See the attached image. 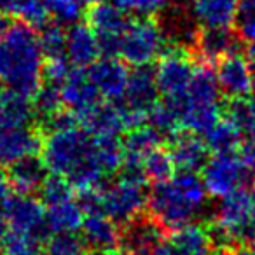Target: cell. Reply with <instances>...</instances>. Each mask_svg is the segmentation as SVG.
<instances>
[{
    "label": "cell",
    "instance_id": "6da1fadb",
    "mask_svg": "<svg viewBox=\"0 0 255 255\" xmlns=\"http://www.w3.org/2000/svg\"><path fill=\"white\" fill-rule=\"evenodd\" d=\"M42 161L51 175L67 178L79 191L102 185L105 171L96 154V142L84 128H65L47 133L42 143Z\"/></svg>",
    "mask_w": 255,
    "mask_h": 255
},
{
    "label": "cell",
    "instance_id": "7a4b0ae2",
    "mask_svg": "<svg viewBox=\"0 0 255 255\" xmlns=\"http://www.w3.org/2000/svg\"><path fill=\"white\" fill-rule=\"evenodd\" d=\"M46 54L35 28L19 21L0 40V84L23 95H37L44 84Z\"/></svg>",
    "mask_w": 255,
    "mask_h": 255
},
{
    "label": "cell",
    "instance_id": "3957f363",
    "mask_svg": "<svg viewBox=\"0 0 255 255\" xmlns=\"http://www.w3.org/2000/svg\"><path fill=\"white\" fill-rule=\"evenodd\" d=\"M206 198L208 191L203 178L180 171L168 180L154 184L149 192V210L152 219L164 229L177 231L194 224V219L205 210Z\"/></svg>",
    "mask_w": 255,
    "mask_h": 255
},
{
    "label": "cell",
    "instance_id": "277c9868",
    "mask_svg": "<svg viewBox=\"0 0 255 255\" xmlns=\"http://www.w3.org/2000/svg\"><path fill=\"white\" fill-rule=\"evenodd\" d=\"M213 240L226 248L245 247L255 241V185L220 199L213 213Z\"/></svg>",
    "mask_w": 255,
    "mask_h": 255
},
{
    "label": "cell",
    "instance_id": "5b68a950",
    "mask_svg": "<svg viewBox=\"0 0 255 255\" xmlns=\"http://www.w3.org/2000/svg\"><path fill=\"white\" fill-rule=\"evenodd\" d=\"M220 95L222 91L217 82L215 72L210 68L208 63L198 65L187 95L178 107L182 126L196 135H205L220 119Z\"/></svg>",
    "mask_w": 255,
    "mask_h": 255
},
{
    "label": "cell",
    "instance_id": "8992f818",
    "mask_svg": "<svg viewBox=\"0 0 255 255\" xmlns=\"http://www.w3.org/2000/svg\"><path fill=\"white\" fill-rule=\"evenodd\" d=\"M145 180L142 173L123 170L117 180L109 185H102L103 213L116 222L129 224L140 219V213L149 206V194L145 191Z\"/></svg>",
    "mask_w": 255,
    "mask_h": 255
},
{
    "label": "cell",
    "instance_id": "52a82bcc",
    "mask_svg": "<svg viewBox=\"0 0 255 255\" xmlns=\"http://www.w3.org/2000/svg\"><path fill=\"white\" fill-rule=\"evenodd\" d=\"M159 84L156 70L147 67H133L128 77V86L124 98L121 100V112L124 124L129 129L140 128L149 121V112L157 103Z\"/></svg>",
    "mask_w": 255,
    "mask_h": 255
},
{
    "label": "cell",
    "instance_id": "ba28073f",
    "mask_svg": "<svg viewBox=\"0 0 255 255\" xmlns=\"http://www.w3.org/2000/svg\"><path fill=\"white\" fill-rule=\"evenodd\" d=\"M166 40V33L159 23L143 18L131 23L126 30L119 54L124 63L131 67H147L164 53Z\"/></svg>",
    "mask_w": 255,
    "mask_h": 255
},
{
    "label": "cell",
    "instance_id": "9c48e42d",
    "mask_svg": "<svg viewBox=\"0 0 255 255\" xmlns=\"http://www.w3.org/2000/svg\"><path fill=\"white\" fill-rule=\"evenodd\" d=\"M252 171L234 152L229 154H215L210 157L208 163L203 168V182L208 194L217 198H226L233 192L243 189L250 182Z\"/></svg>",
    "mask_w": 255,
    "mask_h": 255
},
{
    "label": "cell",
    "instance_id": "30bf717a",
    "mask_svg": "<svg viewBox=\"0 0 255 255\" xmlns=\"http://www.w3.org/2000/svg\"><path fill=\"white\" fill-rule=\"evenodd\" d=\"M89 26L98 37L100 47L105 56H117L121 49V42L129 28L128 12L117 7L114 2H95L88 11Z\"/></svg>",
    "mask_w": 255,
    "mask_h": 255
},
{
    "label": "cell",
    "instance_id": "8fae6325",
    "mask_svg": "<svg viewBox=\"0 0 255 255\" xmlns=\"http://www.w3.org/2000/svg\"><path fill=\"white\" fill-rule=\"evenodd\" d=\"M194 74L196 67L182 49H175L164 54L156 68L159 93L163 95L164 102L171 103L178 110L184 96L187 95Z\"/></svg>",
    "mask_w": 255,
    "mask_h": 255
},
{
    "label": "cell",
    "instance_id": "7c38bea8",
    "mask_svg": "<svg viewBox=\"0 0 255 255\" xmlns=\"http://www.w3.org/2000/svg\"><path fill=\"white\" fill-rule=\"evenodd\" d=\"M5 215H7L9 231L14 233L44 238L49 231L46 222V208L32 194H21V192L14 196L11 194L5 205Z\"/></svg>",
    "mask_w": 255,
    "mask_h": 255
},
{
    "label": "cell",
    "instance_id": "4fadbf2b",
    "mask_svg": "<svg viewBox=\"0 0 255 255\" xmlns=\"http://www.w3.org/2000/svg\"><path fill=\"white\" fill-rule=\"evenodd\" d=\"M215 75L222 95H226L231 100L247 98L254 89L252 65L240 53H233L222 58L217 63Z\"/></svg>",
    "mask_w": 255,
    "mask_h": 255
},
{
    "label": "cell",
    "instance_id": "5bb4252c",
    "mask_svg": "<svg viewBox=\"0 0 255 255\" xmlns=\"http://www.w3.org/2000/svg\"><path fill=\"white\" fill-rule=\"evenodd\" d=\"M39 152H42V140L28 126L0 129V168H11Z\"/></svg>",
    "mask_w": 255,
    "mask_h": 255
},
{
    "label": "cell",
    "instance_id": "9a60e30c",
    "mask_svg": "<svg viewBox=\"0 0 255 255\" xmlns=\"http://www.w3.org/2000/svg\"><path fill=\"white\" fill-rule=\"evenodd\" d=\"M88 74L102 98L121 103L129 77V72L123 61L116 56H103L88 68Z\"/></svg>",
    "mask_w": 255,
    "mask_h": 255
},
{
    "label": "cell",
    "instance_id": "2e32d148",
    "mask_svg": "<svg viewBox=\"0 0 255 255\" xmlns=\"http://www.w3.org/2000/svg\"><path fill=\"white\" fill-rule=\"evenodd\" d=\"M63 107L81 117L100 103V93L86 68H72L70 75L60 86Z\"/></svg>",
    "mask_w": 255,
    "mask_h": 255
},
{
    "label": "cell",
    "instance_id": "e0dca14e",
    "mask_svg": "<svg viewBox=\"0 0 255 255\" xmlns=\"http://www.w3.org/2000/svg\"><path fill=\"white\" fill-rule=\"evenodd\" d=\"M163 135L152 126H140L128 133L124 140V164L123 170L143 175V159L161 147Z\"/></svg>",
    "mask_w": 255,
    "mask_h": 255
},
{
    "label": "cell",
    "instance_id": "ac0fdd59",
    "mask_svg": "<svg viewBox=\"0 0 255 255\" xmlns=\"http://www.w3.org/2000/svg\"><path fill=\"white\" fill-rule=\"evenodd\" d=\"M208 150L205 140L199 138L196 133L187 131L173 136L170 154L177 170L196 173L208 163Z\"/></svg>",
    "mask_w": 255,
    "mask_h": 255
},
{
    "label": "cell",
    "instance_id": "d6986e66",
    "mask_svg": "<svg viewBox=\"0 0 255 255\" xmlns=\"http://www.w3.org/2000/svg\"><path fill=\"white\" fill-rule=\"evenodd\" d=\"M77 119L93 138H119L126 129L121 109L109 103H98Z\"/></svg>",
    "mask_w": 255,
    "mask_h": 255
},
{
    "label": "cell",
    "instance_id": "ffe728a7",
    "mask_svg": "<svg viewBox=\"0 0 255 255\" xmlns=\"http://www.w3.org/2000/svg\"><path fill=\"white\" fill-rule=\"evenodd\" d=\"M98 37L89 25H74L67 32V58L74 68H89L100 60Z\"/></svg>",
    "mask_w": 255,
    "mask_h": 255
},
{
    "label": "cell",
    "instance_id": "44dd1931",
    "mask_svg": "<svg viewBox=\"0 0 255 255\" xmlns=\"http://www.w3.org/2000/svg\"><path fill=\"white\" fill-rule=\"evenodd\" d=\"M170 243V255H215V240L212 231L199 224H189L173 231Z\"/></svg>",
    "mask_w": 255,
    "mask_h": 255
},
{
    "label": "cell",
    "instance_id": "7402d4cb",
    "mask_svg": "<svg viewBox=\"0 0 255 255\" xmlns=\"http://www.w3.org/2000/svg\"><path fill=\"white\" fill-rule=\"evenodd\" d=\"M81 229L86 247L93 248L95 252H112L114 248H117V243L121 240L117 222L110 219L107 213L86 215Z\"/></svg>",
    "mask_w": 255,
    "mask_h": 255
},
{
    "label": "cell",
    "instance_id": "603a6c76",
    "mask_svg": "<svg viewBox=\"0 0 255 255\" xmlns=\"http://www.w3.org/2000/svg\"><path fill=\"white\" fill-rule=\"evenodd\" d=\"M240 0H192V16L203 28H229L236 23Z\"/></svg>",
    "mask_w": 255,
    "mask_h": 255
},
{
    "label": "cell",
    "instance_id": "cb8c5ba5",
    "mask_svg": "<svg viewBox=\"0 0 255 255\" xmlns=\"http://www.w3.org/2000/svg\"><path fill=\"white\" fill-rule=\"evenodd\" d=\"M238 39L229 28H203L198 33L194 49L198 51L203 63H219L222 58L238 53Z\"/></svg>",
    "mask_w": 255,
    "mask_h": 255
},
{
    "label": "cell",
    "instance_id": "d4e9b609",
    "mask_svg": "<svg viewBox=\"0 0 255 255\" xmlns=\"http://www.w3.org/2000/svg\"><path fill=\"white\" fill-rule=\"evenodd\" d=\"M86 213L79 199L68 198L63 201L46 205L47 229L53 234H74L84 224Z\"/></svg>",
    "mask_w": 255,
    "mask_h": 255
},
{
    "label": "cell",
    "instance_id": "484cf974",
    "mask_svg": "<svg viewBox=\"0 0 255 255\" xmlns=\"http://www.w3.org/2000/svg\"><path fill=\"white\" fill-rule=\"evenodd\" d=\"M35 112L30 96L9 88L0 89V129L28 126Z\"/></svg>",
    "mask_w": 255,
    "mask_h": 255
},
{
    "label": "cell",
    "instance_id": "4316f807",
    "mask_svg": "<svg viewBox=\"0 0 255 255\" xmlns=\"http://www.w3.org/2000/svg\"><path fill=\"white\" fill-rule=\"evenodd\" d=\"M49 170L42 159L37 156L19 161L18 164L9 168V182L21 194H32L33 191H40L46 178L49 177Z\"/></svg>",
    "mask_w": 255,
    "mask_h": 255
},
{
    "label": "cell",
    "instance_id": "83f0119b",
    "mask_svg": "<svg viewBox=\"0 0 255 255\" xmlns=\"http://www.w3.org/2000/svg\"><path fill=\"white\" fill-rule=\"evenodd\" d=\"M241 128L227 117H220L208 131L205 133V142L208 149L215 154H229L241 147Z\"/></svg>",
    "mask_w": 255,
    "mask_h": 255
},
{
    "label": "cell",
    "instance_id": "f1b7e54d",
    "mask_svg": "<svg viewBox=\"0 0 255 255\" xmlns=\"http://www.w3.org/2000/svg\"><path fill=\"white\" fill-rule=\"evenodd\" d=\"M149 126H152L156 131H159L163 136H175L178 135V128L182 126L180 114L171 103L157 102L149 112Z\"/></svg>",
    "mask_w": 255,
    "mask_h": 255
},
{
    "label": "cell",
    "instance_id": "f546056e",
    "mask_svg": "<svg viewBox=\"0 0 255 255\" xmlns=\"http://www.w3.org/2000/svg\"><path fill=\"white\" fill-rule=\"evenodd\" d=\"M46 4L49 18L61 26L79 25L86 11V4L82 0H46Z\"/></svg>",
    "mask_w": 255,
    "mask_h": 255
},
{
    "label": "cell",
    "instance_id": "4dcf8cb0",
    "mask_svg": "<svg viewBox=\"0 0 255 255\" xmlns=\"http://www.w3.org/2000/svg\"><path fill=\"white\" fill-rule=\"evenodd\" d=\"M143 175H145L147 180H152L154 184L157 182L168 180L170 177H173L175 163L171 159L170 150L164 149H156L154 152H150L149 156L143 159Z\"/></svg>",
    "mask_w": 255,
    "mask_h": 255
},
{
    "label": "cell",
    "instance_id": "1f68e13d",
    "mask_svg": "<svg viewBox=\"0 0 255 255\" xmlns=\"http://www.w3.org/2000/svg\"><path fill=\"white\" fill-rule=\"evenodd\" d=\"M96 154L105 175L114 173L124 164V145L119 138H95Z\"/></svg>",
    "mask_w": 255,
    "mask_h": 255
},
{
    "label": "cell",
    "instance_id": "d6a6232c",
    "mask_svg": "<svg viewBox=\"0 0 255 255\" xmlns=\"http://www.w3.org/2000/svg\"><path fill=\"white\" fill-rule=\"evenodd\" d=\"M44 238L33 236V234H23L9 231L4 245H2V255H42Z\"/></svg>",
    "mask_w": 255,
    "mask_h": 255
},
{
    "label": "cell",
    "instance_id": "836d02e7",
    "mask_svg": "<svg viewBox=\"0 0 255 255\" xmlns=\"http://www.w3.org/2000/svg\"><path fill=\"white\" fill-rule=\"evenodd\" d=\"M40 46L46 54V60L67 56V32L61 25L51 23L40 28Z\"/></svg>",
    "mask_w": 255,
    "mask_h": 255
},
{
    "label": "cell",
    "instance_id": "e575fe53",
    "mask_svg": "<svg viewBox=\"0 0 255 255\" xmlns=\"http://www.w3.org/2000/svg\"><path fill=\"white\" fill-rule=\"evenodd\" d=\"M227 116L241 128L245 135L255 136V95L241 100H233Z\"/></svg>",
    "mask_w": 255,
    "mask_h": 255
},
{
    "label": "cell",
    "instance_id": "d590c367",
    "mask_svg": "<svg viewBox=\"0 0 255 255\" xmlns=\"http://www.w3.org/2000/svg\"><path fill=\"white\" fill-rule=\"evenodd\" d=\"M236 32L240 40L255 51V0H241L236 16Z\"/></svg>",
    "mask_w": 255,
    "mask_h": 255
},
{
    "label": "cell",
    "instance_id": "8d00e7d4",
    "mask_svg": "<svg viewBox=\"0 0 255 255\" xmlns=\"http://www.w3.org/2000/svg\"><path fill=\"white\" fill-rule=\"evenodd\" d=\"M33 107H35V112H39L42 116V119L54 116L56 112L63 110V100H61L60 86L56 84H42V88L37 91V95L33 96Z\"/></svg>",
    "mask_w": 255,
    "mask_h": 255
},
{
    "label": "cell",
    "instance_id": "74e56055",
    "mask_svg": "<svg viewBox=\"0 0 255 255\" xmlns=\"http://www.w3.org/2000/svg\"><path fill=\"white\" fill-rule=\"evenodd\" d=\"M42 255H86V243L74 234H54L46 243Z\"/></svg>",
    "mask_w": 255,
    "mask_h": 255
},
{
    "label": "cell",
    "instance_id": "f35d334b",
    "mask_svg": "<svg viewBox=\"0 0 255 255\" xmlns=\"http://www.w3.org/2000/svg\"><path fill=\"white\" fill-rule=\"evenodd\" d=\"M72 184L63 177H58V175H49L44 182V185L40 187V194H42V201L46 205L51 203L63 201V199L74 198V192H72Z\"/></svg>",
    "mask_w": 255,
    "mask_h": 255
},
{
    "label": "cell",
    "instance_id": "ab89813d",
    "mask_svg": "<svg viewBox=\"0 0 255 255\" xmlns=\"http://www.w3.org/2000/svg\"><path fill=\"white\" fill-rule=\"evenodd\" d=\"M112 2L128 14L143 16V18L157 14L168 4V0H112Z\"/></svg>",
    "mask_w": 255,
    "mask_h": 255
},
{
    "label": "cell",
    "instance_id": "60d3db41",
    "mask_svg": "<svg viewBox=\"0 0 255 255\" xmlns=\"http://www.w3.org/2000/svg\"><path fill=\"white\" fill-rule=\"evenodd\" d=\"M70 61L68 58H53V60H46V68H44V77L47 79V82L51 84L61 86L65 82V79L70 75Z\"/></svg>",
    "mask_w": 255,
    "mask_h": 255
},
{
    "label": "cell",
    "instance_id": "b9f144b4",
    "mask_svg": "<svg viewBox=\"0 0 255 255\" xmlns=\"http://www.w3.org/2000/svg\"><path fill=\"white\" fill-rule=\"evenodd\" d=\"M241 159L248 166V170L255 175V136H248L241 143Z\"/></svg>",
    "mask_w": 255,
    "mask_h": 255
},
{
    "label": "cell",
    "instance_id": "7bdbcfd3",
    "mask_svg": "<svg viewBox=\"0 0 255 255\" xmlns=\"http://www.w3.org/2000/svg\"><path fill=\"white\" fill-rule=\"evenodd\" d=\"M9 187H11V182H9V177H5L4 171L0 170V205H7L9 198H11V192H9Z\"/></svg>",
    "mask_w": 255,
    "mask_h": 255
},
{
    "label": "cell",
    "instance_id": "ee69618b",
    "mask_svg": "<svg viewBox=\"0 0 255 255\" xmlns=\"http://www.w3.org/2000/svg\"><path fill=\"white\" fill-rule=\"evenodd\" d=\"M23 0H0V12L4 14H18Z\"/></svg>",
    "mask_w": 255,
    "mask_h": 255
},
{
    "label": "cell",
    "instance_id": "f6af8a7d",
    "mask_svg": "<svg viewBox=\"0 0 255 255\" xmlns=\"http://www.w3.org/2000/svg\"><path fill=\"white\" fill-rule=\"evenodd\" d=\"M9 224H7V215H5V205H0V250L4 245L5 238L9 234Z\"/></svg>",
    "mask_w": 255,
    "mask_h": 255
},
{
    "label": "cell",
    "instance_id": "bcb514c9",
    "mask_svg": "<svg viewBox=\"0 0 255 255\" xmlns=\"http://www.w3.org/2000/svg\"><path fill=\"white\" fill-rule=\"evenodd\" d=\"M9 28H11V23H9L7 16L4 12H0V40L4 39V35L7 33Z\"/></svg>",
    "mask_w": 255,
    "mask_h": 255
},
{
    "label": "cell",
    "instance_id": "7dc6e473",
    "mask_svg": "<svg viewBox=\"0 0 255 255\" xmlns=\"http://www.w3.org/2000/svg\"><path fill=\"white\" fill-rule=\"evenodd\" d=\"M109 255H136V254L129 250V248L123 247V248H114L112 252H109Z\"/></svg>",
    "mask_w": 255,
    "mask_h": 255
},
{
    "label": "cell",
    "instance_id": "c3c4849f",
    "mask_svg": "<svg viewBox=\"0 0 255 255\" xmlns=\"http://www.w3.org/2000/svg\"><path fill=\"white\" fill-rule=\"evenodd\" d=\"M229 255H252V250H248V248H245V247H238V248H233V250L229 252Z\"/></svg>",
    "mask_w": 255,
    "mask_h": 255
},
{
    "label": "cell",
    "instance_id": "681fc988",
    "mask_svg": "<svg viewBox=\"0 0 255 255\" xmlns=\"http://www.w3.org/2000/svg\"><path fill=\"white\" fill-rule=\"evenodd\" d=\"M82 2H84L86 5H89V7H91V5L95 4V2H98V0H82Z\"/></svg>",
    "mask_w": 255,
    "mask_h": 255
},
{
    "label": "cell",
    "instance_id": "f907efd6",
    "mask_svg": "<svg viewBox=\"0 0 255 255\" xmlns=\"http://www.w3.org/2000/svg\"><path fill=\"white\" fill-rule=\"evenodd\" d=\"M252 75H254V88H255V60L252 63Z\"/></svg>",
    "mask_w": 255,
    "mask_h": 255
},
{
    "label": "cell",
    "instance_id": "816d5d0a",
    "mask_svg": "<svg viewBox=\"0 0 255 255\" xmlns=\"http://www.w3.org/2000/svg\"><path fill=\"white\" fill-rule=\"evenodd\" d=\"M250 250H252V255H255V241L252 243V248H250Z\"/></svg>",
    "mask_w": 255,
    "mask_h": 255
},
{
    "label": "cell",
    "instance_id": "f5cc1de1",
    "mask_svg": "<svg viewBox=\"0 0 255 255\" xmlns=\"http://www.w3.org/2000/svg\"><path fill=\"white\" fill-rule=\"evenodd\" d=\"M215 255H229V252H227V250H224V252H220V254H215Z\"/></svg>",
    "mask_w": 255,
    "mask_h": 255
},
{
    "label": "cell",
    "instance_id": "db71d44e",
    "mask_svg": "<svg viewBox=\"0 0 255 255\" xmlns=\"http://www.w3.org/2000/svg\"><path fill=\"white\" fill-rule=\"evenodd\" d=\"M91 255H100V252H95V254H91Z\"/></svg>",
    "mask_w": 255,
    "mask_h": 255
}]
</instances>
